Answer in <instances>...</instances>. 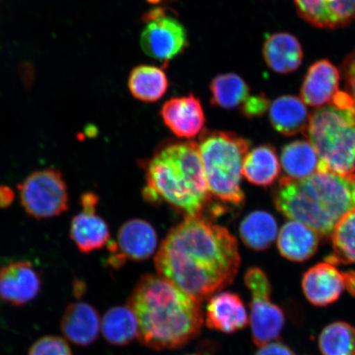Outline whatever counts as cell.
I'll list each match as a JSON object with an SVG mask.
<instances>
[{
    "label": "cell",
    "mask_w": 355,
    "mask_h": 355,
    "mask_svg": "<svg viewBox=\"0 0 355 355\" xmlns=\"http://www.w3.org/2000/svg\"><path fill=\"white\" fill-rule=\"evenodd\" d=\"M241 264L236 239L203 216L173 227L155 257L157 274L200 302L232 285Z\"/></svg>",
    "instance_id": "cell-1"
},
{
    "label": "cell",
    "mask_w": 355,
    "mask_h": 355,
    "mask_svg": "<svg viewBox=\"0 0 355 355\" xmlns=\"http://www.w3.org/2000/svg\"><path fill=\"white\" fill-rule=\"evenodd\" d=\"M201 303L159 275L146 274L136 284L127 305L139 323L140 343L164 350L180 348L201 333Z\"/></svg>",
    "instance_id": "cell-2"
},
{
    "label": "cell",
    "mask_w": 355,
    "mask_h": 355,
    "mask_svg": "<svg viewBox=\"0 0 355 355\" xmlns=\"http://www.w3.org/2000/svg\"><path fill=\"white\" fill-rule=\"evenodd\" d=\"M272 197L277 209L287 218L308 225L319 236L331 238L340 220L355 209V174L318 168L303 180L284 176Z\"/></svg>",
    "instance_id": "cell-3"
},
{
    "label": "cell",
    "mask_w": 355,
    "mask_h": 355,
    "mask_svg": "<svg viewBox=\"0 0 355 355\" xmlns=\"http://www.w3.org/2000/svg\"><path fill=\"white\" fill-rule=\"evenodd\" d=\"M144 198L166 202L186 216H203L211 195L198 144L172 141L159 146L146 166Z\"/></svg>",
    "instance_id": "cell-4"
},
{
    "label": "cell",
    "mask_w": 355,
    "mask_h": 355,
    "mask_svg": "<svg viewBox=\"0 0 355 355\" xmlns=\"http://www.w3.org/2000/svg\"><path fill=\"white\" fill-rule=\"evenodd\" d=\"M329 105L310 115L306 136L318 155V168L340 175L355 171V102L338 92Z\"/></svg>",
    "instance_id": "cell-5"
},
{
    "label": "cell",
    "mask_w": 355,
    "mask_h": 355,
    "mask_svg": "<svg viewBox=\"0 0 355 355\" xmlns=\"http://www.w3.org/2000/svg\"><path fill=\"white\" fill-rule=\"evenodd\" d=\"M198 148L211 197L232 206L243 205L242 168L250 141L233 132L204 130Z\"/></svg>",
    "instance_id": "cell-6"
},
{
    "label": "cell",
    "mask_w": 355,
    "mask_h": 355,
    "mask_svg": "<svg viewBox=\"0 0 355 355\" xmlns=\"http://www.w3.org/2000/svg\"><path fill=\"white\" fill-rule=\"evenodd\" d=\"M19 189L22 207L35 219L51 218L69 209L68 189L61 172L54 168L33 173Z\"/></svg>",
    "instance_id": "cell-7"
},
{
    "label": "cell",
    "mask_w": 355,
    "mask_h": 355,
    "mask_svg": "<svg viewBox=\"0 0 355 355\" xmlns=\"http://www.w3.org/2000/svg\"><path fill=\"white\" fill-rule=\"evenodd\" d=\"M144 20L146 26L140 44L146 55L167 65L187 47L188 35L184 25L168 15L164 8H154L145 13Z\"/></svg>",
    "instance_id": "cell-8"
},
{
    "label": "cell",
    "mask_w": 355,
    "mask_h": 355,
    "mask_svg": "<svg viewBox=\"0 0 355 355\" xmlns=\"http://www.w3.org/2000/svg\"><path fill=\"white\" fill-rule=\"evenodd\" d=\"M158 244L157 234L149 222L132 219L119 228L116 242L110 243L111 268H121L126 261H143L153 256Z\"/></svg>",
    "instance_id": "cell-9"
},
{
    "label": "cell",
    "mask_w": 355,
    "mask_h": 355,
    "mask_svg": "<svg viewBox=\"0 0 355 355\" xmlns=\"http://www.w3.org/2000/svg\"><path fill=\"white\" fill-rule=\"evenodd\" d=\"M98 202L95 193H84L81 197L83 211L71 222L70 237L83 254L99 250L110 241L108 225L96 214Z\"/></svg>",
    "instance_id": "cell-10"
},
{
    "label": "cell",
    "mask_w": 355,
    "mask_h": 355,
    "mask_svg": "<svg viewBox=\"0 0 355 355\" xmlns=\"http://www.w3.org/2000/svg\"><path fill=\"white\" fill-rule=\"evenodd\" d=\"M272 291L270 288L250 292L252 339L259 347L277 340L286 325L284 311L270 299Z\"/></svg>",
    "instance_id": "cell-11"
},
{
    "label": "cell",
    "mask_w": 355,
    "mask_h": 355,
    "mask_svg": "<svg viewBox=\"0 0 355 355\" xmlns=\"http://www.w3.org/2000/svg\"><path fill=\"white\" fill-rule=\"evenodd\" d=\"M41 288V278L30 261H16L0 269V298L8 304H28L37 298Z\"/></svg>",
    "instance_id": "cell-12"
},
{
    "label": "cell",
    "mask_w": 355,
    "mask_h": 355,
    "mask_svg": "<svg viewBox=\"0 0 355 355\" xmlns=\"http://www.w3.org/2000/svg\"><path fill=\"white\" fill-rule=\"evenodd\" d=\"M159 114L168 130L180 139H193L206 121L201 101L192 93L167 101Z\"/></svg>",
    "instance_id": "cell-13"
},
{
    "label": "cell",
    "mask_w": 355,
    "mask_h": 355,
    "mask_svg": "<svg viewBox=\"0 0 355 355\" xmlns=\"http://www.w3.org/2000/svg\"><path fill=\"white\" fill-rule=\"evenodd\" d=\"M345 283L344 272L326 261L312 266L304 274L302 288L310 304L327 307L336 303L343 295Z\"/></svg>",
    "instance_id": "cell-14"
},
{
    "label": "cell",
    "mask_w": 355,
    "mask_h": 355,
    "mask_svg": "<svg viewBox=\"0 0 355 355\" xmlns=\"http://www.w3.org/2000/svg\"><path fill=\"white\" fill-rule=\"evenodd\" d=\"M205 324L211 330L233 334L246 328L250 318L241 297L232 291H219L210 297Z\"/></svg>",
    "instance_id": "cell-15"
},
{
    "label": "cell",
    "mask_w": 355,
    "mask_h": 355,
    "mask_svg": "<svg viewBox=\"0 0 355 355\" xmlns=\"http://www.w3.org/2000/svg\"><path fill=\"white\" fill-rule=\"evenodd\" d=\"M297 12L316 28L336 29L355 21V0H295Z\"/></svg>",
    "instance_id": "cell-16"
},
{
    "label": "cell",
    "mask_w": 355,
    "mask_h": 355,
    "mask_svg": "<svg viewBox=\"0 0 355 355\" xmlns=\"http://www.w3.org/2000/svg\"><path fill=\"white\" fill-rule=\"evenodd\" d=\"M340 79L339 70L329 60L317 61L306 74L301 87V100L313 107L325 106L339 92Z\"/></svg>",
    "instance_id": "cell-17"
},
{
    "label": "cell",
    "mask_w": 355,
    "mask_h": 355,
    "mask_svg": "<svg viewBox=\"0 0 355 355\" xmlns=\"http://www.w3.org/2000/svg\"><path fill=\"white\" fill-rule=\"evenodd\" d=\"M101 325L96 309L84 302H77L67 307L60 327L67 340L75 345L87 346L95 343Z\"/></svg>",
    "instance_id": "cell-18"
},
{
    "label": "cell",
    "mask_w": 355,
    "mask_h": 355,
    "mask_svg": "<svg viewBox=\"0 0 355 355\" xmlns=\"http://www.w3.org/2000/svg\"><path fill=\"white\" fill-rule=\"evenodd\" d=\"M319 235L301 222L291 220L279 230L277 247L279 254L295 263H303L316 254Z\"/></svg>",
    "instance_id": "cell-19"
},
{
    "label": "cell",
    "mask_w": 355,
    "mask_h": 355,
    "mask_svg": "<svg viewBox=\"0 0 355 355\" xmlns=\"http://www.w3.org/2000/svg\"><path fill=\"white\" fill-rule=\"evenodd\" d=\"M263 56L266 64L274 72L290 73L300 68L304 53L298 39L294 35L276 33L266 40Z\"/></svg>",
    "instance_id": "cell-20"
},
{
    "label": "cell",
    "mask_w": 355,
    "mask_h": 355,
    "mask_svg": "<svg viewBox=\"0 0 355 355\" xmlns=\"http://www.w3.org/2000/svg\"><path fill=\"white\" fill-rule=\"evenodd\" d=\"M270 121L282 135L291 137L307 130L310 115L305 103L299 97L283 96L270 105Z\"/></svg>",
    "instance_id": "cell-21"
},
{
    "label": "cell",
    "mask_w": 355,
    "mask_h": 355,
    "mask_svg": "<svg viewBox=\"0 0 355 355\" xmlns=\"http://www.w3.org/2000/svg\"><path fill=\"white\" fill-rule=\"evenodd\" d=\"M281 166L272 146H257L244 158L242 175L252 184L268 187L276 181Z\"/></svg>",
    "instance_id": "cell-22"
},
{
    "label": "cell",
    "mask_w": 355,
    "mask_h": 355,
    "mask_svg": "<svg viewBox=\"0 0 355 355\" xmlns=\"http://www.w3.org/2000/svg\"><path fill=\"white\" fill-rule=\"evenodd\" d=\"M239 230L244 245L257 252L268 250L278 235L276 219L270 213L263 211L250 213L244 217Z\"/></svg>",
    "instance_id": "cell-23"
},
{
    "label": "cell",
    "mask_w": 355,
    "mask_h": 355,
    "mask_svg": "<svg viewBox=\"0 0 355 355\" xmlns=\"http://www.w3.org/2000/svg\"><path fill=\"white\" fill-rule=\"evenodd\" d=\"M128 86L136 99L155 102L166 94L168 81L163 69L152 65H139L131 71Z\"/></svg>",
    "instance_id": "cell-24"
},
{
    "label": "cell",
    "mask_w": 355,
    "mask_h": 355,
    "mask_svg": "<svg viewBox=\"0 0 355 355\" xmlns=\"http://www.w3.org/2000/svg\"><path fill=\"white\" fill-rule=\"evenodd\" d=\"M101 331L107 343L123 346L130 344L139 336V323L128 305L116 306L105 313Z\"/></svg>",
    "instance_id": "cell-25"
},
{
    "label": "cell",
    "mask_w": 355,
    "mask_h": 355,
    "mask_svg": "<svg viewBox=\"0 0 355 355\" xmlns=\"http://www.w3.org/2000/svg\"><path fill=\"white\" fill-rule=\"evenodd\" d=\"M281 162L286 177L303 180L317 171L319 157L309 141L298 140L284 146Z\"/></svg>",
    "instance_id": "cell-26"
},
{
    "label": "cell",
    "mask_w": 355,
    "mask_h": 355,
    "mask_svg": "<svg viewBox=\"0 0 355 355\" xmlns=\"http://www.w3.org/2000/svg\"><path fill=\"white\" fill-rule=\"evenodd\" d=\"M211 102L213 105L230 110L242 105L250 88L238 74L228 73L217 75L210 84Z\"/></svg>",
    "instance_id": "cell-27"
},
{
    "label": "cell",
    "mask_w": 355,
    "mask_h": 355,
    "mask_svg": "<svg viewBox=\"0 0 355 355\" xmlns=\"http://www.w3.org/2000/svg\"><path fill=\"white\" fill-rule=\"evenodd\" d=\"M331 239L332 252L326 261L335 266L355 264V209L340 220Z\"/></svg>",
    "instance_id": "cell-28"
},
{
    "label": "cell",
    "mask_w": 355,
    "mask_h": 355,
    "mask_svg": "<svg viewBox=\"0 0 355 355\" xmlns=\"http://www.w3.org/2000/svg\"><path fill=\"white\" fill-rule=\"evenodd\" d=\"M318 345L322 355H355V327L334 322L323 328Z\"/></svg>",
    "instance_id": "cell-29"
},
{
    "label": "cell",
    "mask_w": 355,
    "mask_h": 355,
    "mask_svg": "<svg viewBox=\"0 0 355 355\" xmlns=\"http://www.w3.org/2000/svg\"><path fill=\"white\" fill-rule=\"evenodd\" d=\"M28 355H73L68 343L61 337L47 336L35 341Z\"/></svg>",
    "instance_id": "cell-30"
},
{
    "label": "cell",
    "mask_w": 355,
    "mask_h": 355,
    "mask_svg": "<svg viewBox=\"0 0 355 355\" xmlns=\"http://www.w3.org/2000/svg\"><path fill=\"white\" fill-rule=\"evenodd\" d=\"M270 106V101L264 94L248 97L241 105V111L248 119H254L263 115Z\"/></svg>",
    "instance_id": "cell-31"
},
{
    "label": "cell",
    "mask_w": 355,
    "mask_h": 355,
    "mask_svg": "<svg viewBox=\"0 0 355 355\" xmlns=\"http://www.w3.org/2000/svg\"><path fill=\"white\" fill-rule=\"evenodd\" d=\"M343 73L345 83L346 92L355 102V51L344 60Z\"/></svg>",
    "instance_id": "cell-32"
},
{
    "label": "cell",
    "mask_w": 355,
    "mask_h": 355,
    "mask_svg": "<svg viewBox=\"0 0 355 355\" xmlns=\"http://www.w3.org/2000/svg\"><path fill=\"white\" fill-rule=\"evenodd\" d=\"M254 355H295V354L287 345L281 341L275 340L261 346Z\"/></svg>",
    "instance_id": "cell-33"
},
{
    "label": "cell",
    "mask_w": 355,
    "mask_h": 355,
    "mask_svg": "<svg viewBox=\"0 0 355 355\" xmlns=\"http://www.w3.org/2000/svg\"><path fill=\"white\" fill-rule=\"evenodd\" d=\"M15 198L12 190L6 186H0V207L6 208L10 206Z\"/></svg>",
    "instance_id": "cell-34"
},
{
    "label": "cell",
    "mask_w": 355,
    "mask_h": 355,
    "mask_svg": "<svg viewBox=\"0 0 355 355\" xmlns=\"http://www.w3.org/2000/svg\"><path fill=\"white\" fill-rule=\"evenodd\" d=\"M344 275L345 290L350 295L355 297V272L354 270H349V272H344Z\"/></svg>",
    "instance_id": "cell-35"
},
{
    "label": "cell",
    "mask_w": 355,
    "mask_h": 355,
    "mask_svg": "<svg viewBox=\"0 0 355 355\" xmlns=\"http://www.w3.org/2000/svg\"><path fill=\"white\" fill-rule=\"evenodd\" d=\"M148 1L152 3L157 4L164 2H171L173 1V0H148Z\"/></svg>",
    "instance_id": "cell-36"
},
{
    "label": "cell",
    "mask_w": 355,
    "mask_h": 355,
    "mask_svg": "<svg viewBox=\"0 0 355 355\" xmlns=\"http://www.w3.org/2000/svg\"><path fill=\"white\" fill-rule=\"evenodd\" d=\"M189 355H198V354H189Z\"/></svg>",
    "instance_id": "cell-37"
}]
</instances>
